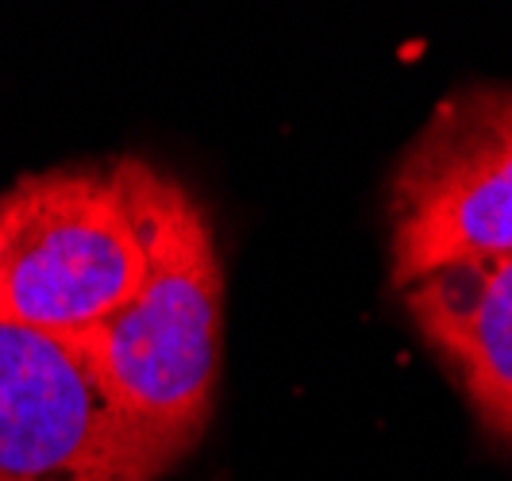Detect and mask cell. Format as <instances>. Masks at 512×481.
Listing matches in <instances>:
<instances>
[{"label": "cell", "mask_w": 512, "mask_h": 481, "mask_svg": "<svg viewBox=\"0 0 512 481\" xmlns=\"http://www.w3.org/2000/svg\"><path fill=\"white\" fill-rule=\"evenodd\" d=\"M112 174L135 220L143 270L131 297L74 335L131 420L178 462L208 424L220 378L224 274L201 201L143 158Z\"/></svg>", "instance_id": "obj_1"}, {"label": "cell", "mask_w": 512, "mask_h": 481, "mask_svg": "<svg viewBox=\"0 0 512 481\" xmlns=\"http://www.w3.org/2000/svg\"><path fill=\"white\" fill-rule=\"evenodd\" d=\"M143 251L108 170H51L0 193V320L81 335L131 297Z\"/></svg>", "instance_id": "obj_2"}, {"label": "cell", "mask_w": 512, "mask_h": 481, "mask_svg": "<svg viewBox=\"0 0 512 481\" xmlns=\"http://www.w3.org/2000/svg\"><path fill=\"white\" fill-rule=\"evenodd\" d=\"M512 254V85L443 97L389 181V281Z\"/></svg>", "instance_id": "obj_3"}, {"label": "cell", "mask_w": 512, "mask_h": 481, "mask_svg": "<svg viewBox=\"0 0 512 481\" xmlns=\"http://www.w3.org/2000/svg\"><path fill=\"white\" fill-rule=\"evenodd\" d=\"M401 297L478 420L512 443V254L443 266Z\"/></svg>", "instance_id": "obj_5"}, {"label": "cell", "mask_w": 512, "mask_h": 481, "mask_svg": "<svg viewBox=\"0 0 512 481\" xmlns=\"http://www.w3.org/2000/svg\"><path fill=\"white\" fill-rule=\"evenodd\" d=\"M170 466L74 335L0 320V481H158Z\"/></svg>", "instance_id": "obj_4"}]
</instances>
